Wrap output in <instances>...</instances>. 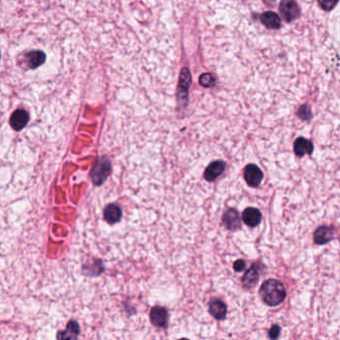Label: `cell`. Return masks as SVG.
<instances>
[{"instance_id": "obj_1", "label": "cell", "mask_w": 340, "mask_h": 340, "mask_svg": "<svg viewBox=\"0 0 340 340\" xmlns=\"http://www.w3.org/2000/svg\"><path fill=\"white\" fill-rule=\"evenodd\" d=\"M260 296L267 305L276 306L285 300L286 292L280 281L276 279H268L261 286Z\"/></svg>"}, {"instance_id": "obj_2", "label": "cell", "mask_w": 340, "mask_h": 340, "mask_svg": "<svg viewBox=\"0 0 340 340\" xmlns=\"http://www.w3.org/2000/svg\"><path fill=\"white\" fill-rule=\"evenodd\" d=\"M279 11L286 22H293L301 15V8L295 0H282L279 5Z\"/></svg>"}, {"instance_id": "obj_3", "label": "cell", "mask_w": 340, "mask_h": 340, "mask_svg": "<svg viewBox=\"0 0 340 340\" xmlns=\"http://www.w3.org/2000/svg\"><path fill=\"white\" fill-rule=\"evenodd\" d=\"M110 171H111L110 162L106 158L100 159L92 173V179H93L94 184L101 185L105 181V179L108 177Z\"/></svg>"}, {"instance_id": "obj_4", "label": "cell", "mask_w": 340, "mask_h": 340, "mask_svg": "<svg viewBox=\"0 0 340 340\" xmlns=\"http://www.w3.org/2000/svg\"><path fill=\"white\" fill-rule=\"evenodd\" d=\"M244 177L249 186L257 188L261 185L264 178V174L257 165L250 164L245 168Z\"/></svg>"}, {"instance_id": "obj_5", "label": "cell", "mask_w": 340, "mask_h": 340, "mask_svg": "<svg viewBox=\"0 0 340 340\" xmlns=\"http://www.w3.org/2000/svg\"><path fill=\"white\" fill-rule=\"evenodd\" d=\"M46 60V55L40 50H33L26 53L23 57V63L26 69H36Z\"/></svg>"}, {"instance_id": "obj_6", "label": "cell", "mask_w": 340, "mask_h": 340, "mask_svg": "<svg viewBox=\"0 0 340 340\" xmlns=\"http://www.w3.org/2000/svg\"><path fill=\"white\" fill-rule=\"evenodd\" d=\"M226 167H227V164L224 161H215L211 163L205 171V174H204L205 179L209 182L215 181L225 172Z\"/></svg>"}, {"instance_id": "obj_7", "label": "cell", "mask_w": 340, "mask_h": 340, "mask_svg": "<svg viewBox=\"0 0 340 340\" xmlns=\"http://www.w3.org/2000/svg\"><path fill=\"white\" fill-rule=\"evenodd\" d=\"M29 121V114L23 109H18L10 117V126L15 131H21Z\"/></svg>"}, {"instance_id": "obj_8", "label": "cell", "mask_w": 340, "mask_h": 340, "mask_svg": "<svg viewBox=\"0 0 340 340\" xmlns=\"http://www.w3.org/2000/svg\"><path fill=\"white\" fill-rule=\"evenodd\" d=\"M152 323L157 327H166L168 324V312L162 306H155L151 310Z\"/></svg>"}, {"instance_id": "obj_9", "label": "cell", "mask_w": 340, "mask_h": 340, "mask_svg": "<svg viewBox=\"0 0 340 340\" xmlns=\"http://www.w3.org/2000/svg\"><path fill=\"white\" fill-rule=\"evenodd\" d=\"M242 222L249 227H257L262 222V214L256 208H248L242 213Z\"/></svg>"}, {"instance_id": "obj_10", "label": "cell", "mask_w": 340, "mask_h": 340, "mask_svg": "<svg viewBox=\"0 0 340 340\" xmlns=\"http://www.w3.org/2000/svg\"><path fill=\"white\" fill-rule=\"evenodd\" d=\"M260 279V267H257L256 265H252L250 269L247 270L242 277V284L247 289L254 288Z\"/></svg>"}, {"instance_id": "obj_11", "label": "cell", "mask_w": 340, "mask_h": 340, "mask_svg": "<svg viewBox=\"0 0 340 340\" xmlns=\"http://www.w3.org/2000/svg\"><path fill=\"white\" fill-rule=\"evenodd\" d=\"M334 237V229L331 227H319L313 234L316 245H324L332 240Z\"/></svg>"}, {"instance_id": "obj_12", "label": "cell", "mask_w": 340, "mask_h": 340, "mask_svg": "<svg viewBox=\"0 0 340 340\" xmlns=\"http://www.w3.org/2000/svg\"><path fill=\"white\" fill-rule=\"evenodd\" d=\"M209 311L212 316H214L218 320H222L227 315V305L220 300H214L210 303Z\"/></svg>"}, {"instance_id": "obj_13", "label": "cell", "mask_w": 340, "mask_h": 340, "mask_svg": "<svg viewBox=\"0 0 340 340\" xmlns=\"http://www.w3.org/2000/svg\"><path fill=\"white\" fill-rule=\"evenodd\" d=\"M223 222L225 227H227V229H236L240 227V218L239 215L237 213V211L233 210V209H229L227 210V212L224 215L223 218Z\"/></svg>"}, {"instance_id": "obj_14", "label": "cell", "mask_w": 340, "mask_h": 340, "mask_svg": "<svg viewBox=\"0 0 340 340\" xmlns=\"http://www.w3.org/2000/svg\"><path fill=\"white\" fill-rule=\"evenodd\" d=\"M190 84V74L187 68H184L181 73L180 78V84H179V98H181V101L184 99L186 102L188 100V89Z\"/></svg>"}, {"instance_id": "obj_15", "label": "cell", "mask_w": 340, "mask_h": 340, "mask_svg": "<svg viewBox=\"0 0 340 340\" xmlns=\"http://www.w3.org/2000/svg\"><path fill=\"white\" fill-rule=\"evenodd\" d=\"M294 149H295V153L297 156L303 157L304 155H310L313 152L314 148H313V144L309 140L301 137L296 140Z\"/></svg>"}, {"instance_id": "obj_16", "label": "cell", "mask_w": 340, "mask_h": 340, "mask_svg": "<svg viewBox=\"0 0 340 340\" xmlns=\"http://www.w3.org/2000/svg\"><path fill=\"white\" fill-rule=\"evenodd\" d=\"M261 21L263 22V24L266 26L269 29H278L281 26V19L280 17L272 12V11H267L265 12L262 16H261Z\"/></svg>"}, {"instance_id": "obj_17", "label": "cell", "mask_w": 340, "mask_h": 340, "mask_svg": "<svg viewBox=\"0 0 340 340\" xmlns=\"http://www.w3.org/2000/svg\"><path fill=\"white\" fill-rule=\"evenodd\" d=\"M104 218L109 224H116L122 218V211L117 205H109L104 211Z\"/></svg>"}, {"instance_id": "obj_18", "label": "cell", "mask_w": 340, "mask_h": 340, "mask_svg": "<svg viewBox=\"0 0 340 340\" xmlns=\"http://www.w3.org/2000/svg\"><path fill=\"white\" fill-rule=\"evenodd\" d=\"M200 84L203 87H212L215 84V78L210 73H205L200 77Z\"/></svg>"}, {"instance_id": "obj_19", "label": "cell", "mask_w": 340, "mask_h": 340, "mask_svg": "<svg viewBox=\"0 0 340 340\" xmlns=\"http://www.w3.org/2000/svg\"><path fill=\"white\" fill-rule=\"evenodd\" d=\"M337 2L338 0H318V3L322 7V9L327 11L333 9L337 4Z\"/></svg>"}, {"instance_id": "obj_20", "label": "cell", "mask_w": 340, "mask_h": 340, "mask_svg": "<svg viewBox=\"0 0 340 340\" xmlns=\"http://www.w3.org/2000/svg\"><path fill=\"white\" fill-rule=\"evenodd\" d=\"M298 115H299V117L301 119L306 121V120H309L310 117H311V110H310V108L307 105H303V106H302L300 108Z\"/></svg>"}, {"instance_id": "obj_21", "label": "cell", "mask_w": 340, "mask_h": 340, "mask_svg": "<svg viewBox=\"0 0 340 340\" xmlns=\"http://www.w3.org/2000/svg\"><path fill=\"white\" fill-rule=\"evenodd\" d=\"M279 332H280V327H279L278 325H273V326L270 328L268 334H269V337H270L271 339H275V338L278 337Z\"/></svg>"}, {"instance_id": "obj_22", "label": "cell", "mask_w": 340, "mask_h": 340, "mask_svg": "<svg viewBox=\"0 0 340 340\" xmlns=\"http://www.w3.org/2000/svg\"><path fill=\"white\" fill-rule=\"evenodd\" d=\"M233 268L236 272L242 271L246 268V262L244 260H238L233 264Z\"/></svg>"}]
</instances>
